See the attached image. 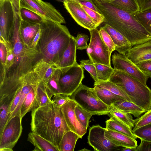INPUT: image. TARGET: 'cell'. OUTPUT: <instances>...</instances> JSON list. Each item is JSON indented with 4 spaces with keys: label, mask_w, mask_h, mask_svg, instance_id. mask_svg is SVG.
Wrapping results in <instances>:
<instances>
[{
    "label": "cell",
    "mask_w": 151,
    "mask_h": 151,
    "mask_svg": "<svg viewBox=\"0 0 151 151\" xmlns=\"http://www.w3.org/2000/svg\"><path fill=\"white\" fill-rule=\"evenodd\" d=\"M76 49L74 37L72 36L68 47L57 65L58 69H61L69 67L77 63L76 55Z\"/></svg>",
    "instance_id": "obj_21"
},
{
    "label": "cell",
    "mask_w": 151,
    "mask_h": 151,
    "mask_svg": "<svg viewBox=\"0 0 151 151\" xmlns=\"http://www.w3.org/2000/svg\"><path fill=\"white\" fill-rule=\"evenodd\" d=\"M20 16L16 14L12 35L10 41L14 55V63L10 70H24L32 68L34 60L39 54L37 49L25 46L21 41L19 35L21 20Z\"/></svg>",
    "instance_id": "obj_5"
},
{
    "label": "cell",
    "mask_w": 151,
    "mask_h": 151,
    "mask_svg": "<svg viewBox=\"0 0 151 151\" xmlns=\"http://www.w3.org/2000/svg\"><path fill=\"white\" fill-rule=\"evenodd\" d=\"M125 54L135 64L151 60V40L132 46Z\"/></svg>",
    "instance_id": "obj_16"
},
{
    "label": "cell",
    "mask_w": 151,
    "mask_h": 151,
    "mask_svg": "<svg viewBox=\"0 0 151 151\" xmlns=\"http://www.w3.org/2000/svg\"><path fill=\"white\" fill-rule=\"evenodd\" d=\"M16 14L10 0H0V34L7 41L12 37Z\"/></svg>",
    "instance_id": "obj_12"
},
{
    "label": "cell",
    "mask_w": 151,
    "mask_h": 151,
    "mask_svg": "<svg viewBox=\"0 0 151 151\" xmlns=\"http://www.w3.org/2000/svg\"><path fill=\"white\" fill-rule=\"evenodd\" d=\"M81 151H85V150H86H86H87V149H83V150H80Z\"/></svg>",
    "instance_id": "obj_56"
},
{
    "label": "cell",
    "mask_w": 151,
    "mask_h": 151,
    "mask_svg": "<svg viewBox=\"0 0 151 151\" xmlns=\"http://www.w3.org/2000/svg\"><path fill=\"white\" fill-rule=\"evenodd\" d=\"M137 147H124L122 149L121 151H136Z\"/></svg>",
    "instance_id": "obj_54"
},
{
    "label": "cell",
    "mask_w": 151,
    "mask_h": 151,
    "mask_svg": "<svg viewBox=\"0 0 151 151\" xmlns=\"http://www.w3.org/2000/svg\"><path fill=\"white\" fill-rule=\"evenodd\" d=\"M132 132L134 136L141 141L151 142V124L132 130Z\"/></svg>",
    "instance_id": "obj_38"
},
{
    "label": "cell",
    "mask_w": 151,
    "mask_h": 151,
    "mask_svg": "<svg viewBox=\"0 0 151 151\" xmlns=\"http://www.w3.org/2000/svg\"><path fill=\"white\" fill-rule=\"evenodd\" d=\"M31 111L32 131L48 140L60 151L63 136L67 131L70 130L64 119L61 106L52 101Z\"/></svg>",
    "instance_id": "obj_2"
},
{
    "label": "cell",
    "mask_w": 151,
    "mask_h": 151,
    "mask_svg": "<svg viewBox=\"0 0 151 151\" xmlns=\"http://www.w3.org/2000/svg\"><path fill=\"white\" fill-rule=\"evenodd\" d=\"M82 8L85 11L98 27L104 22L103 15L99 12L88 8L81 4Z\"/></svg>",
    "instance_id": "obj_41"
},
{
    "label": "cell",
    "mask_w": 151,
    "mask_h": 151,
    "mask_svg": "<svg viewBox=\"0 0 151 151\" xmlns=\"http://www.w3.org/2000/svg\"><path fill=\"white\" fill-rule=\"evenodd\" d=\"M109 114L114 116L132 129L134 126V120L132 115L124 113L112 105L109 109Z\"/></svg>",
    "instance_id": "obj_32"
},
{
    "label": "cell",
    "mask_w": 151,
    "mask_h": 151,
    "mask_svg": "<svg viewBox=\"0 0 151 151\" xmlns=\"http://www.w3.org/2000/svg\"><path fill=\"white\" fill-rule=\"evenodd\" d=\"M77 104L70 99L61 106V109L66 123L71 131L78 134L81 138L86 133L87 129L78 121L74 110Z\"/></svg>",
    "instance_id": "obj_15"
},
{
    "label": "cell",
    "mask_w": 151,
    "mask_h": 151,
    "mask_svg": "<svg viewBox=\"0 0 151 151\" xmlns=\"http://www.w3.org/2000/svg\"><path fill=\"white\" fill-rule=\"evenodd\" d=\"M12 102L8 97L0 99V134L8 122L9 109Z\"/></svg>",
    "instance_id": "obj_28"
},
{
    "label": "cell",
    "mask_w": 151,
    "mask_h": 151,
    "mask_svg": "<svg viewBox=\"0 0 151 151\" xmlns=\"http://www.w3.org/2000/svg\"><path fill=\"white\" fill-rule=\"evenodd\" d=\"M105 136L109 140L118 146L123 147H135L138 146L136 139L120 132L106 128Z\"/></svg>",
    "instance_id": "obj_19"
},
{
    "label": "cell",
    "mask_w": 151,
    "mask_h": 151,
    "mask_svg": "<svg viewBox=\"0 0 151 151\" xmlns=\"http://www.w3.org/2000/svg\"><path fill=\"white\" fill-rule=\"evenodd\" d=\"M134 126L132 130L151 124V109L146 111L143 115L134 119Z\"/></svg>",
    "instance_id": "obj_40"
},
{
    "label": "cell",
    "mask_w": 151,
    "mask_h": 151,
    "mask_svg": "<svg viewBox=\"0 0 151 151\" xmlns=\"http://www.w3.org/2000/svg\"><path fill=\"white\" fill-rule=\"evenodd\" d=\"M136 65L144 73L151 78V60L143 61Z\"/></svg>",
    "instance_id": "obj_46"
},
{
    "label": "cell",
    "mask_w": 151,
    "mask_h": 151,
    "mask_svg": "<svg viewBox=\"0 0 151 151\" xmlns=\"http://www.w3.org/2000/svg\"><path fill=\"white\" fill-rule=\"evenodd\" d=\"M138 6L139 12H142L151 9V0H135Z\"/></svg>",
    "instance_id": "obj_48"
},
{
    "label": "cell",
    "mask_w": 151,
    "mask_h": 151,
    "mask_svg": "<svg viewBox=\"0 0 151 151\" xmlns=\"http://www.w3.org/2000/svg\"><path fill=\"white\" fill-rule=\"evenodd\" d=\"M106 128L99 125L92 126L89 129L88 143L96 151H121L123 147L118 146L105 136Z\"/></svg>",
    "instance_id": "obj_11"
},
{
    "label": "cell",
    "mask_w": 151,
    "mask_h": 151,
    "mask_svg": "<svg viewBox=\"0 0 151 151\" xmlns=\"http://www.w3.org/2000/svg\"><path fill=\"white\" fill-rule=\"evenodd\" d=\"M89 31L90 40L86 49L89 59L94 63H99L111 67V53L102 40L99 30L96 28Z\"/></svg>",
    "instance_id": "obj_8"
},
{
    "label": "cell",
    "mask_w": 151,
    "mask_h": 151,
    "mask_svg": "<svg viewBox=\"0 0 151 151\" xmlns=\"http://www.w3.org/2000/svg\"><path fill=\"white\" fill-rule=\"evenodd\" d=\"M80 66L84 68L90 74L94 80V83L97 81V76L96 68L94 63L89 59L80 61Z\"/></svg>",
    "instance_id": "obj_42"
},
{
    "label": "cell",
    "mask_w": 151,
    "mask_h": 151,
    "mask_svg": "<svg viewBox=\"0 0 151 151\" xmlns=\"http://www.w3.org/2000/svg\"><path fill=\"white\" fill-rule=\"evenodd\" d=\"M94 65L96 68L97 76V81L94 83L109 81L114 71V68L99 63H94Z\"/></svg>",
    "instance_id": "obj_31"
},
{
    "label": "cell",
    "mask_w": 151,
    "mask_h": 151,
    "mask_svg": "<svg viewBox=\"0 0 151 151\" xmlns=\"http://www.w3.org/2000/svg\"><path fill=\"white\" fill-rule=\"evenodd\" d=\"M115 7L131 13L139 12L134 0H112L108 2Z\"/></svg>",
    "instance_id": "obj_29"
},
{
    "label": "cell",
    "mask_w": 151,
    "mask_h": 151,
    "mask_svg": "<svg viewBox=\"0 0 151 151\" xmlns=\"http://www.w3.org/2000/svg\"><path fill=\"white\" fill-rule=\"evenodd\" d=\"M104 22L117 30L129 41L132 46L151 40V34L139 21L134 13H131L101 0H93Z\"/></svg>",
    "instance_id": "obj_1"
},
{
    "label": "cell",
    "mask_w": 151,
    "mask_h": 151,
    "mask_svg": "<svg viewBox=\"0 0 151 151\" xmlns=\"http://www.w3.org/2000/svg\"><path fill=\"white\" fill-rule=\"evenodd\" d=\"M76 117L79 122L87 129L89 126V120L93 115L77 104L74 110Z\"/></svg>",
    "instance_id": "obj_36"
},
{
    "label": "cell",
    "mask_w": 151,
    "mask_h": 151,
    "mask_svg": "<svg viewBox=\"0 0 151 151\" xmlns=\"http://www.w3.org/2000/svg\"><path fill=\"white\" fill-rule=\"evenodd\" d=\"M0 42H4L7 50L6 68L7 71L13 66L14 63V55L13 48L11 41L6 40L0 34Z\"/></svg>",
    "instance_id": "obj_37"
},
{
    "label": "cell",
    "mask_w": 151,
    "mask_h": 151,
    "mask_svg": "<svg viewBox=\"0 0 151 151\" xmlns=\"http://www.w3.org/2000/svg\"><path fill=\"white\" fill-rule=\"evenodd\" d=\"M41 35L40 29H39L30 47L32 48L37 49V46L40 39Z\"/></svg>",
    "instance_id": "obj_52"
},
{
    "label": "cell",
    "mask_w": 151,
    "mask_h": 151,
    "mask_svg": "<svg viewBox=\"0 0 151 151\" xmlns=\"http://www.w3.org/2000/svg\"><path fill=\"white\" fill-rule=\"evenodd\" d=\"M79 138L80 137L76 133L71 130L67 131L62 139L60 151H73Z\"/></svg>",
    "instance_id": "obj_27"
},
{
    "label": "cell",
    "mask_w": 151,
    "mask_h": 151,
    "mask_svg": "<svg viewBox=\"0 0 151 151\" xmlns=\"http://www.w3.org/2000/svg\"><path fill=\"white\" fill-rule=\"evenodd\" d=\"M111 37L115 46V50L121 54H125L132 47L131 43L122 34L108 24L103 27Z\"/></svg>",
    "instance_id": "obj_18"
},
{
    "label": "cell",
    "mask_w": 151,
    "mask_h": 151,
    "mask_svg": "<svg viewBox=\"0 0 151 151\" xmlns=\"http://www.w3.org/2000/svg\"><path fill=\"white\" fill-rule=\"evenodd\" d=\"M109 81L119 87L134 103L146 111L151 109V89L147 85L126 73L116 70Z\"/></svg>",
    "instance_id": "obj_4"
},
{
    "label": "cell",
    "mask_w": 151,
    "mask_h": 151,
    "mask_svg": "<svg viewBox=\"0 0 151 151\" xmlns=\"http://www.w3.org/2000/svg\"><path fill=\"white\" fill-rule=\"evenodd\" d=\"M61 75L60 70L58 69L47 83L45 84L54 96L55 95L60 94L59 83Z\"/></svg>",
    "instance_id": "obj_34"
},
{
    "label": "cell",
    "mask_w": 151,
    "mask_h": 151,
    "mask_svg": "<svg viewBox=\"0 0 151 151\" xmlns=\"http://www.w3.org/2000/svg\"><path fill=\"white\" fill-rule=\"evenodd\" d=\"M70 99V98L69 96L58 94L53 96L52 101L56 105L61 106Z\"/></svg>",
    "instance_id": "obj_47"
},
{
    "label": "cell",
    "mask_w": 151,
    "mask_h": 151,
    "mask_svg": "<svg viewBox=\"0 0 151 151\" xmlns=\"http://www.w3.org/2000/svg\"></svg>",
    "instance_id": "obj_58"
},
{
    "label": "cell",
    "mask_w": 151,
    "mask_h": 151,
    "mask_svg": "<svg viewBox=\"0 0 151 151\" xmlns=\"http://www.w3.org/2000/svg\"><path fill=\"white\" fill-rule=\"evenodd\" d=\"M101 0L108 3V2H110V1H112V0Z\"/></svg>",
    "instance_id": "obj_55"
},
{
    "label": "cell",
    "mask_w": 151,
    "mask_h": 151,
    "mask_svg": "<svg viewBox=\"0 0 151 151\" xmlns=\"http://www.w3.org/2000/svg\"><path fill=\"white\" fill-rule=\"evenodd\" d=\"M94 86L98 96L104 104L109 106H112L116 102L125 100L106 89L96 85Z\"/></svg>",
    "instance_id": "obj_26"
},
{
    "label": "cell",
    "mask_w": 151,
    "mask_h": 151,
    "mask_svg": "<svg viewBox=\"0 0 151 151\" xmlns=\"http://www.w3.org/2000/svg\"><path fill=\"white\" fill-rule=\"evenodd\" d=\"M20 13L21 19L24 21L40 24L45 20L36 13L25 8L20 7Z\"/></svg>",
    "instance_id": "obj_35"
},
{
    "label": "cell",
    "mask_w": 151,
    "mask_h": 151,
    "mask_svg": "<svg viewBox=\"0 0 151 151\" xmlns=\"http://www.w3.org/2000/svg\"><path fill=\"white\" fill-rule=\"evenodd\" d=\"M99 32L102 40L110 52L112 53L115 50V46L111 37L103 27L100 28Z\"/></svg>",
    "instance_id": "obj_43"
},
{
    "label": "cell",
    "mask_w": 151,
    "mask_h": 151,
    "mask_svg": "<svg viewBox=\"0 0 151 151\" xmlns=\"http://www.w3.org/2000/svg\"><path fill=\"white\" fill-rule=\"evenodd\" d=\"M20 7H24L36 13L45 19L65 24V18L50 3L42 0H20Z\"/></svg>",
    "instance_id": "obj_9"
},
{
    "label": "cell",
    "mask_w": 151,
    "mask_h": 151,
    "mask_svg": "<svg viewBox=\"0 0 151 151\" xmlns=\"http://www.w3.org/2000/svg\"><path fill=\"white\" fill-rule=\"evenodd\" d=\"M40 28V24L21 19L19 28V35L21 41L25 46L30 47Z\"/></svg>",
    "instance_id": "obj_17"
},
{
    "label": "cell",
    "mask_w": 151,
    "mask_h": 151,
    "mask_svg": "<svg viewBox=\"0 0 151 151\" xmlns=\"http://www.w3.org/2000/svg\"><path fill=\"white\" fill-rule=\"evenodd\" d=\"M69 97L92 115H101L109 113L110 106L106 105L100 99L94 88L89 87L81 83Z\"/></svg>",
    "instance_id": "obj_6"
},
{
    "label": "cell",
    "mask_w": 151,
    "mask_h": 151,
    "mask_svg": "<svg viewBox=\"0 0 151 151\" xmlns=\"http://www.w3.org/2000/svg\"><path fill=\"white\" fill-rule=\"evenodd\" d=\"M134 2H135V1H134Z\"/></svg>",
    "instance_id": "obj_57"
},
{
    "label": "cell",
    "mask_w": 151,
    "mask_h": 151,
    "mask_svg": "<svg viewBox=\"0 0 151 151\" xmlns=\"http://www.w3.org/2000/svg\"><path fill=\"white\" fill-rule=\"evenodd\" d=\"M106 128L109 129L120 132L136 139L132 129L116 117L111 116L105 122Z\"/></svg>",
    "instance_id": "obj_24"
},
{
    "label": "cell",
    "mask_w": 151,
    "mask_h": 151,
    "mask_svg": "<svg viewBox=\"0 0 151 151\" xmlns=\"http://www.w3.org/2000/svg\"><path fill=\"white\" fill-rule=\"evenodd\" d=\"M35 103L32 110L42 106L52 101V98L53 96L42 79L35 86Z\"/></svg>",
    "instance_id": "obj_20"
},
{
    "label": "cell",
    "mask_w": 151,
    "mask_h": 151,
    "mask_svg": "<svg viewBox=\"0 0 151 151\" xmlns=\"http://www.w3.org/2000/svg\"><path fill=\"white\" fill-rule=\"evenodd\" d=\"M94 85L106 89L113 93L122 97L126 100L132 102L128 96L119 87L109 81L94 83Z\"/></svg>",
    "instance_id": "obj_33"
},
{
    "label": "cell",
    "mask_w": 151,
    "mask_h": 151,
    "mask_svg": "<svg viewBox=\"0 0 151 151\" xmlns=\"http://www.w3.org/2000/svg\"><path fill=\"white\" fill-rule=\"evenodd\" d=\"M13 6L15 12L16 14L20 16V0H10Z\"/></svg>",
    "instance_id": "obj_53"
},
{
    "label": "cell",
    "mask_w": 151,
    "mask_h": 151,
    "mask_svg": "<svg viewBox=\"0 0 151 151\" xmlns=\"http://www.w3.org/2000/svg\"><path fill=\"white\" fill-rule=\"evenodd\" d=\"M77 49L83 50L87 49L88 45L87 44L89 38L88 36L83 33L78 34L75 37Z\"/></svg>",
    "instance_id": "obj_44"
},
{
    "label": "cell",
    "mask_w": 151,
    "mask_h": 151,
    "mask_svg": "<svg viewBox=\"0 0 151 151\" xmlns=\"http://www.w3.org/2000/svg\"><path fill=\"white\" fill-rule=\"evenodd\" d=\"M83 5L99 12L98 9L96 5L93 0H77Z\"/></svg>",
    "instance_id": "obj_50"
},
{
    "label": "cell",
    "mask_w": 151,
    "mask_h": 151,
    "mask_svg": "<svg viewBox=\"0 0 151 151\" xmlns=\"http://www.w3.org/2000/svg\"><path fill=\"white\" fill-rule=\"evenodd\" d=\"M151 151V142L141 141V143L137 147L136 151Z\"/></svg>",
    "instance_id": "obj_51"
},
{
    "label": "cell",
    "mask_w": 151,
    "mask_h": 151,
    "mask_svg": "<svg viewBox=\"0 0 151 151\" xmlns=\"http://www.w3.org/2000/svg\"><path fill=\"white\" fill-rule=\"evenodd\" d=\"M22 118L14 116L7 122L0 134V151H12L22 131Z\"/></svg>",
    "instance_id": "obj_10"
},
{
    "label": "cell",
    "mask_w": 151,
    "mask_h": 151,
    "mask_svg": "<svg viewBox=\"0 0 151 151\" xmlns=\"http://www.w3.org/2000/svg\"><path fill=\"white\" fill-rule=\"evenodd\" d=\"M40 29L37 48L39 54L46 61L57 67L72 36L65 25L45 19L40 23Z\"/></svg>",
    "instance_id": "obj_3"
},
{
    "label": "cell",
    "mask_w": 151,
    "mask_h": 151,
    "mask_svg": "<svg viewBox=\"0 0 151 151\" xmlns=\"http://www.w3.org/2000/svg\"><path fill=\"white\" fill-rule=\"evenodd\" d=\"M27 140L34 146L33 151H59L52 143L35 132L29 133Z\"/></svg>",
    "instance_id": "obj_22"
},
{
    "label": "cell",
    "mask_w": 151,
    "mask_h": 151,
    "mask_svg": "<svg viewBox=\"0 0 151 151\" xmlns=\"http://www.w3.org/2000/svg\"><path fill=\"white\" fill-rule=\"evenodd\" d=\"M33 69L42 78L45 83H47L52 77L58 68L54 65L51 64L41 58L32 66Z\"/></svg>",
    "instance_id": "obj_23"
},
{
    "label": "cell",
    "mask_w": 151,
    "mask_h": 151,
    "mask_svg": "<svg viewBox=\"0 0 151 151\" xmlns=\"http://www.w3.org/2000/svg\"><path fill=\"white\" fill-rule=\"evenodd\" d=\"M135 14L139 21L151 34V9Z\"/></svg>",
    "instance_id": "obj_39"
},
{
    "label": "cell",
    "mask_w": 151,
    "mask_h": 151,
    "mask_svg": "<svg viewBox=\"0 0 151 151\" xmlns=\"http://www.w3.org/2000/svg\"><path fill=\"white\" fill-rule=\"evenodd\" d=\"M7 55L6 48L4 43L0 42V59L1 65L6 67Z\"/></svg>",
    "instance_id": "obj_49"
},
{
    "label": "cell",
    "mask_w": 151,
    "mask_h": 151,
    "mask_svg": "<svg viewBox=\"0 0 151 151\" xmlns=\"http://www.w3.org/2000/svg\"><path fill=\"white\" fill-rule=\"evenodd\" d=\"M40 81L34 85L31 90L27 94L21 105L19 115L22 119L27 112L32 110L34 106L35 103V87Z\"/></svg>",
    "instance_id": "obj_30"
},
{
    "label": "cell",
    "mask_w": 151,
    "mask_h": 151,
    "mask_svg": "<svg viewBox=\"0 0 151 151\" xmlns=\"http://www.w3.org/2000/svg\"><path fill=\"white\" fill-rule=\"evenodd\" d=\"M112 61L114 70L126 73L147 85V82L149 77L128 58L125 54L115 52L112 55Z\"/></svg>",
    "instance_id": "obj_13"
},
{
    "label": "cell",
    "mask_w": 151,
    "mask_h": 151,
    "mask_svg": "<svg viewBox=\"0 0 151 151\" xmlns=\"http://www.w3.org/2000/svg\"><path fill=\"white\" fill-rule=\"evenodd\" d=\"M63 5L75 21L81 26L89 30L98 27L82 8L77 0H64Z\"/></svg>",
    "instance_id": "obj_14"
},
{
    "label": "cell",
    "mask_w": 151,
    "mask_h": 151,
    "mask_svg": "<svg viewBox=\"0 0 151 151\" xmlns=\"http://www.w3.org/2000/svg\"><path fill=\"white\" fill-rule=\"evenodd\" d=\"M23 73V72L21 73V74L22 79V83L21 85L17 91L16 94L14 99L12 101L10 106L8 122L12 114L16 109L20 99L22 88L23 83V78L22 76Z\"/></svg>",
    "instance_id": "obj_45"
},
{
    "label": "cell",
    "mask_w": 151,
    "mask_h": 151,
    "mask_svg": "<svg viewBox=\"0 0 151 151\" xmlns=\"http://www.w3.org/2000/svg\"><path fill=\"white\" fill-rule=\"evenodd\" d=\"M61 75L59 85L60 94L70 96L77 89L84 78L83 68L77 63L60 69Z\"/></svg>",
    "instance_id": "obj_7"
},
{
    "label": "cell",
    "mask_w": 151,
    "mask_h": 151,
    "mask_svg": "<svg viewBox=\"0 0 151 151\" xmlns=\"http://www.w3.org/2000/svg\"><path fill=\"white\" fill-rule=\"evenodd\" d=\"M112 105L120 111L138 118L146 111L132 102L124 100L114 103Z\"/></svg>",
    "instance_id": "obj_25"
}]
</instances>
